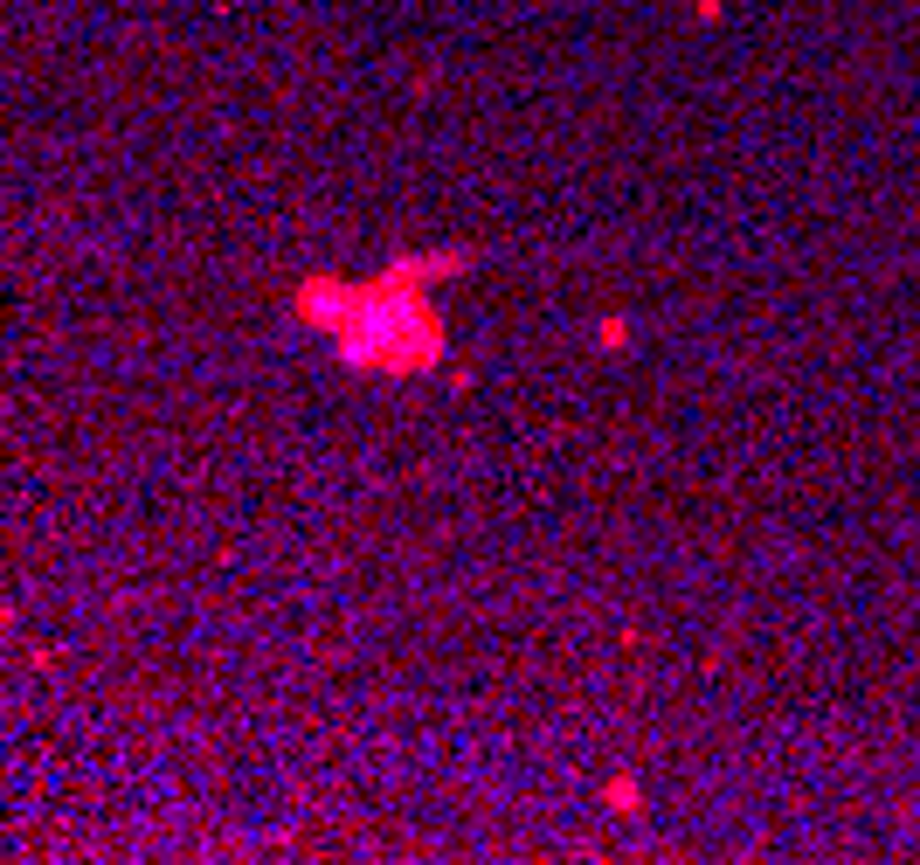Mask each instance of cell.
I'll use <instances>...</instances> for the list:
<instances>
[{
  "label": "cell",
  "mask_w": 920,
  "mask_h": 865,
  "mask_svg": "<svg viewBox=\"0 0 920 865\" xmlns=\"http://www.w3.org/2000/svg\"><path fill=\"white\" fill-rule=\"evenodd\" d=\"M340 361L361 374H429L443 367V318L429 305L423 285H394V277H367L353 298L346 326L332 333Z\"/></svg>",
  "instance_id": "1"
},
{
  "label": "cell",
  "mask_w": 920,
  "mask_h": 865,
  "mask_svg": "<svg viewBox=\"0 0 920 865\" xmlns=\"http://www.w3.org/2000/svg\"><path fill=\"white\" fill-rule=\"evenodd\" d=\"M353 298H361V285H346V277H305V285L291 291V312L305 318V326H318V333H340Z\"/></svg>",
  "instance_id": "2"
},
{
  "label": "cell",
  "mask_w": 920,
  "mask_h": 865,
  "mask_svg": "<svg viewBox=\"0 0 920 865\" xmlns=\"http://www.w3.org/2000/svg\"><path fill=\"white\" fill-rule=\"evenodd\" d=\"M457 271H471V250H423V256H394L388 263V277L394 285H437V277H457Z\"/></svg>",
  "instance_id": "3"
},
{
  "label": "cell",
  "mask_w": 920,
  "mask_h": 865,
  "mask_svg": "<svg viewBox=\"0 0 920 865\" xmlns=\"http://www.w3.org/2000/svg\"><path fill=\"white\" fill-rule=\"evenodd\" d=\"M603 803H609L616 817H644V782H637V776H609L603 782Z\"/></svg>",
  "instance_id": "4"
},
{
  "label": "cell",
  "mask_w": 920,
  "mask_h": 865,
  "mask_svg": "<svg viewBox=\"0 0 920 865\" xmlns=\"http://www.w3.org/2000/svg\"><path fill=\"white\" fill-rule=\"evenodd\" d=\"M595 347H603V353H623V347H630V318H616V312H609L603 326H595Z\"/></svg>",
  "instance_id": "5"
}]
</instances>
